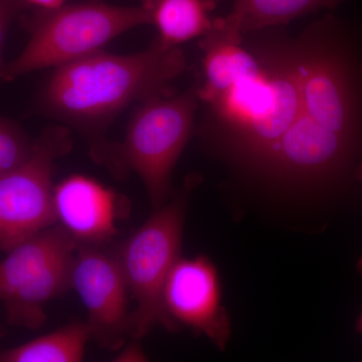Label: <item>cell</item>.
I'll return each mask as SVG.
<instances>
[{
    "instance_id": "cell-7",
    "label": "cell",
    "mask_w": 362,
    "mask_h": 362,
    "mask_svg": "<svg viewBox=\"0 0 362 362\" xmlns=\"http://www.w3.org/2000/svg\"><path fill=\"white\" fill-rule=\"evenodd\" d=\"M71 146L66 128H49L33 143L23 163L0 175V251L8 252L57 223L52 173Z\"/></svg>"
},
{
    "instance_id": "cell-17",
    "label": "cell",
    "mask_w": 362,
    "mask_h": 362,
    "mask_svg": "<svg viewBox=\"0 0 362 362\" xmlns=\"http://www.w3.org/2000/svg\"><path fill=\"white\" fill-rule=\"evenodd\" d=\"M25 8L21 0H0V74L6 64L4 59V49L7 33L14 18Z\"/></svg>"
},
{
    "instance_id": "cell-13",
    "label": "cell",
    "mask_w": 362,
    "mask_h": 362,
    "mask_svg": "<svg viewBox=\"0 0 362 362\" xmlns=\"http://www.w3.org/2000/svg\"><path fill=\"white\" fill-rule=\"evenodd\" d=\"M221 0H143L150 25L157 28L165 47H180L183 42L204 37L211 30V13Z\"/></svg>"
},
{
    "instance_id": "cell-9",
    "label": "cell",
    "mask_w": 362,
    "mask_h": 362,
    "mask_svg": "<svg viewBox=\"0 0 362 362\" xmlns=\"http://www.w3.org/2000/svg\"><path fill=\"white\" fill-rule=\"evenodd\" d=\"M163 305L176 326L204 335L221 351L226 349L232 324L221 302L218 268L209 257L177 259L164 286Z\"/></svg>"
},
{
    "instance_id": "cell-11",
    "label": "cell",
    "mask_w": 362,
    "mask_h": 362,
    "mask_svg": "<svg viewBox=\"0 0 362 362\" xmlns=\"http://www.w3.org/2000/svg\"><path fill=\"white\" fill-rule=\"evenodd\" d=\"M77 242L61 226H52L7 252L0 262V303L25 287L57 259L77 249Z\"/></svg>"
},
{
    "instance_id": "cell-19",
    "label": "cell",
    "mask_w": 362,
    "mask_h": 362,
    "mask_svg": "<svg viewBox=\"0 0 362 362\" xmlns=\"http://www.w3.org/2000/svg\"><path fill=\"white\" fill-rule=\"evenodd\" d=\"M25 7L35 9H52L64 6L66 0H21Z\"/></svg>"
},
{
    "instance_id": "cell-6",
    "label": "cell",
    "mask_w": 362,
    "mask_h": 362,
    "mask_svg": "<svg viewBox=\"0 0 362 362\" xmlns=\"http://www.w3.org/2000/svg\"><path fill=\"white\" fill-rule=\"evenodd\" d=\"M187 192L175 195L156 209L144 225L126 240L118 256L128 291L136 302L128 321V335L140 339L156 326L175 331L163 305V290L171 269L180 258Z\"/></svg>"
},
{
    "instance_id": "cell-18",
    "label": "cell",
    "mask_w": 362,
    "mask_h": 362,
    "mask_svg": "<svg viewBox=\"0 0 362 362\" xmlns=\"http://www.w3.org/2000/svg\"><path fill=\"white\" fill-rule=\"evenodd\" d=\"M118 358L120 361H146V356L139 345L132 343L121 351Z\"/></svg>"
},
{
    "instance_id": "cell-10",
    "label": "cell",
    "mask_w": 362,
    "mask_h": 362,
    "mask_svg": "<svg viewBox=\"0 0 362 362\" xmlns=\"http://www.w3.org/2000/svg\"><path fill=\"white\" fill-rule=\"evenodd\" d=\"M57 223L81 245H99L117 233V197L88 176L74 175L54 187Z\"/></svg>"
},
{
    "instance_id": "cell-15",
    "label": "cell",
    "mask_w": 362,
    "mask_h": 362,
    "mask_svg": "<svg viewBox=\"0 0 362 362\" xmlns=\"http://www.w3.org/2000/svg\"><path fill=\"white\" fill-rule=\"evenodd\" d=\"M90 338L88 323L75 322L0 352V362H78Z\"/></svg>"
},
{
    "instance_id": "cell-14",
    "label": "cell",
    "mask_w": 362,
    "mask_h": 362,
    "mask_svg": "<svg viewBox=\"0 0 362 362\" xmlns=\"http://www.w3.org/2000/svg\"><path fill=\"white\" fill-rule=\"evenodd\" d=\"M343 0H233L230 13L218 18L232 32L245 35L270 26L285 25L305 14L334 8Z\"/></svg>"
},
{
    "instance_id": "cell-12",
    "label": "cell",
    "mask_w": 362,
    "mask_h": 362,
    "mask_svg": "<svg viewBox=\"0 0 362 362\" xmlns=\"http://www.w3.org/2000/svg\"><path fill=\"white\" fill-rule=\"evenodd\" d=\"M75 252L57 259L28 285L7 298L2 304L9 322L28 329H37L44 324L45 305L71 287Z\"/></svg>"
},
{
    "instance_id": "cell-8",
    "label": "cell",
    "mask_w": 362,
    "mask_h": 362,
    "mask_svg": "<svg viewBox=\"0 0 362 362\" xmlns=\"http://www.w3.org/2000/svg\"><path fill=\"white\" fill-rule=\"evenodd\" d=\"M75 288L88 313L90 337L105 349H118L128 335V287L118 256L96 245L78 244L71 271Z\"/></svg>"
},
{
    "instance_id": "cell-1",
    "label": "cell",
    "mask_w": 362,
    "mask_h": 362,
    "mask_svg": "<svg viewBox=\"0 0 362 362\" xmlns=\"http://www.w3.org/2000/svg\"><path fill=\"white\" fill-rule=\"evenodd\" d=\"M199 47L204 81L199 101L213 114L223 150L259 173L299 111L295 52L259 59L218 18Z\"/></svg>"
},
{
    "instance_id": "cell-16",
    "label": "cell",
    "mask_w": 362,
    "mask_h": 362,
    "mask_svg": "<svg viewBox=\"0 0 362 362\" xmlns=\"http://www.w3.org/2000/svg\"><path fill=\"white\" fill-rule=\"evenodd\" d=\"M30 144L16 124L0 116V175L20 166L30 156Z\"/></svg>"
},
{
    "instance_id": "cell-2",
    "label": "cell",
    "mask_w": 362,
    "mask_h": 362,
    "mask_svg": "<svg viewBox=\"0 0 362 362\" xmlns=\"http://www.w3.org/2000/svg\"><path fill=\"white\" fill-rule=\"evenodd\" d=\"M299 111L259 173L298 189H326L349 165L358 137L356 98L346 63L325 45L295 52Z\"/></svg>"
},
{
    "instance_id": "cell-4",
    "label": "cell",
    "mask_w": 362,
    "mask_h": 362,
    "mask_svg": "<svg viewBox=\"0 0 362 362\" xmlns=\"http://www.w3.org/2000/svg\"><path fill=\"white\" fill-rule=\"evenodd\" d=\"M28 40L18 58L6 63L4 81L47 68H58L103 51L111 40L132 28L150 25L144 6H119L99 1L35 9L23 16Z\"/></svg>"
},
{
    "instance_id": "cell-20",
    "label": "cell",
    "mask_w": 362,
    "mask_h": 362,
    "mask_svg": "<svg viewBox=\"0 0 362 362\" xmlns=\"http://www.w3.org/2000/svg\"><path fill=\"white\" fill-rule=\"evenodd\" d=\"M357 269H358L359 273L362 275V257L361 259H359L358 264H357ZM356 331L359 334H362V312L356 321Z\"/></svg>"
},
{
    "instance_id": "cell-5",
    "label": "cell",
    "mask_w": 362,
    "mask_h": 362,
    "mask_svg": "<svg viewBox=\"0 0 362 362\" xmlns=\"http://www.w3.org/2000/svg\"><path fill=\"white\" fill-rule=\"evenodd\" d=\"M197 102V89L140 102L123 141L95 149L98 157L106 156L117 168L122 166L139 176L154 209L173 195L171 175L192 136Z\"/></svg>"
},
{
    "instance_id": "cell-21",
    "label": "cell",
    "mask_w": 362,
    "mask_h": 362,
    "mask_svg": "<svg viewBox=\"0 0 362 362\" xmlns=\"http://www.w3.org/2000/svg\"><path fill=\"white\" fill-rule=\"evenodd\" d=\"M356 176V180L362 182V162L361 163V165L358 166V168H357Z\"/></svg>"
},
{
    "instance_id": "cell-3",
    "label": "cell",
    "mask_w": 362,
    "mask_h": 362,
    "mask_svg": "<svg viewBox=\"0 0 362 362\" xmlns=\"http://www.w3.org/2000/svg\"><path fill=\"white\" fill-rule=\"evenodd\" d=\"M185 69L180 47H165L157 37L137 54L94 52L54 68L40 93V106L95 137L130 105L170 94L169 85Z\"/></svg>"
}]
</instances>
